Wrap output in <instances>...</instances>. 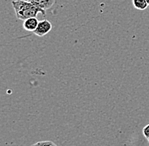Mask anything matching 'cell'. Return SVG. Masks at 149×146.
<instances>
[{
	"label": "cell",
	"mask_w": 149,
	"mask_h": 146,
	"mask_svg": "<svg viewBox=\"0 0 149 146\" xmlns=\"http://www.w3.org/2000/svg\"><path fill=\"white\" fill-rule=\"evenodd\" d=\"M11 3L15 11L16 17L20 20H26V19L31 17H37L39 13H41L43 16L46 15L44 10L37 8L28 0H15L12 1Z\"/></svg>",
	"instance_id": "cell-1"
},
{
	"label": "cell",
	"mask_w": 149,
	"mask_h": 146,
	"mask_svg": "<svg viewBox=\"0 0 149 146\" xmlns=\"http://www.w3.org/2000/svg\"><path fill=\"white\" fill-rule=\"evenodd\" d=\"M52 24L50 21L47 20V19H43L42 21H39V24L37 26V29L33 31V33L35 35H37V37H44L47 33L50 32V30H52Z\"/></svg>",
	"instance_id": "cell-2"
},
{
	"label": "cell",
	"mask_w": 149,
	"mask_h": 146,
	"mask_svg": "<svg viewBox=\"0 0 149 146\" xmlns=\"http://www.w3.org/2000/svg\"><path fill=\"white\" fill-rule=\"evenodd\" d=\"M31 3H33L37 8L42 9L46 11L48 9H50L54 4L55 0H28Z\"/></svg>",
	"instance_id": "cell-3"
},
{
	"label": "cell",
	"mask_w": 149,
	"mask_h": 146,
	"mask_svg": "<svg viewBox=\"0 0 149 146\" xmlns=\"http://www.w3.org/2000/svg\"><path fill=\"white\" fill-rule=\"evenodd\" d=\"M39 24V21L37 17H31L24 20L23 27L26 31H34L37 29V26Z\"/></svg>",
	"instance_id": "cell-4"
},
{
	"label": "cell",
	"mask_w": 149,
	"mask_h": 146,
	"mask_svg": "<svg viewBox=\"0 0 149 146\" xmlns=\"http://www.w3.org/2000/svg\"><path fill=\"white\" fill-rule=\"evenodd\" d=\"M132 3L134 8L138 10H144L148 6L147 0H132Z\"/></svg>",
	"instance_id": "cell-5"
},
{
	"label": "cell",
	"mask_w": 149,
	"mask_h": 146,
	"mask_svg": "<svg viewBox=\"0 0 149 146\" xmlns=\"http://www.w3.org/2000/svg\"><path fill=\"white\" fill-rule=\"evenodd\" d=\"M33 145H53V146H55L56 145L54 143V142H52V141H40V142H37L36 144H34Z\"/></svg>",
	"instance_id": "cell-6"
},
{
	"label": "cell",
	"mask_w": 149,
	"mask_h": 146,
	"mask_svg": "<svg viewBox=\"0 0 149 146\" xmlns=\"http://www.w3.org/2000/svg\"><path fill=\"white\" fill-rule=\"evenodd\" d=\"M142 134H143V135L145 136V138H149V124L146 125V126L143 128V129H142Z\"/></svg>",
	"instance_id": "cell-7"
},
{
	"label": "cell",
	"mask_w": 149,
	"mask_h": 146,
	"mask_svg": "<svg viewBox=\"0 0 149 146\" xmlns=\"http://www.w3.org/2000/svg\"><path fill=\"white\" fill-rule=\"evenodd\" d=\"M147 2H148V4L149 6V0H147Z\"/></svg>",
	"instance_id": "cell-8"
},
{
	"label": "cell",
	"mask_w": 149,
	"mask_h": 146,
	"mask_svg": "<svg viewBox=\"0 0 149 146\" xmlns=\"http://www.w3.org/2000/svg\"><path fill=\"white\" fill-rule=\"evenodd\" d=\"M148 143H149V138H148Z\"/></svg>",
	"instance_id": "cell-9"
}]
</instances>
